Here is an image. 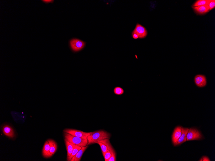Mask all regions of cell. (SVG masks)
Segmentation results:
<instances>
[{"label": "cell", "instance_id": "1", "mask_svg": "<svg viewBox=\"0 0 215 161\" xmlns=\"http://www.w3.org/2000/svg\"><path fill=\"white\" fill-rule=\"evenodd\" d=\"M111 136L110 133L103 130L91 132L88 137L87 145L97 143L99 141L105 139H110Z\"/></svg>", "mask_w": 215, "mask_h": 161}, {"label": "cell", "instance_id": "2", "mask_svg": "<svg viewBox=\"0 0 215 161\" xmlns=\"http://www.w3.org/2000/svg\"><path fill=\"white\" fill-rule=\"evenodd\" d=\"M64 135L65 139L68 140L69 142L77 146L81 147H85L88 145V139H84L80 137L73 136L65 132H64Z\"/></svg>", "mask_w": 215, "mask_h": 161}, {"label": "cell", "instance_id": "3", "mask_svg": "<svg viewBox=\"0 0 215 161\" xmlns=\"http://www.w3.org/2000/svg\"><path fill=\"white\" fill-rule=\"evenodd\" d=\"M70 47L73 52H76L83 49L85 45V43L79 39H74L70 41Z\"/></svg>", "mask_w": 215, "mask_h": 161}, {"label": "cell", "instance_id": "4", "mask_svg": "<svg viewBox=\"0 0 215 161\" xmlns=\"http://www.w3.org/2000/svg\"><path fill=\"white\" fill-rule=\"evenodd\" d=\"M202 138V135L197 129L193 128L189 129L186 137L187 141L198 140Z\"/></svg>", "mask_w": 215, "mask_h": 161}, {"label": "cell", "instance_id": "5", "mask_svg": "<svg viewBox=\"0 0 215 161\" xmlns=\"http://www.w3.org/2000/svg\"><path fill=\"white\" fill-rule=\"evenodd\" d=\"M64 132L73 136L80 137V138L84 139H88V136L91 134V132H84L75 129H65L64 130Z\"/></svg>", "mask_w": 215, "mask_h": 161}, {"label": "cell", "instance_id": "6", "mask_svg": "<svg viewBox=\"0 0 215 161\" xmlns=\"http://www.w3.org/2000/svg\"><path fill=\"white\" fill-rule=\"evenodd\" d=\"M97 143L100 146L101 151L103 157L108 151V150L112 145L109 139H106L101 140L98 142Z\"/></svg>", "mask_w": 215, "mask_h": 161}, {"label": "cell", "instance_id": "7", "mask_svg": "<svg viewBox=\"0 0 215 161\" xmlns=\"http://www.w3.org/2000/svg\"><path fill=\"white\" fill-rule=\"evenodd\" d=\"M195 84L199 87H205L207 84V80L206 77L202 75H198L195 76L194 79Z\"/></svg>", "mask_w": 215, "mask_h": 161}, {"label": "cell", "instance_id": "8", "mask_svg": "<svg viewBox=\"0 0 215 161\" xmlns=\"http://www.w3.org/2000/svg\"><path fill=\"white\" fill-rule=\"evenodd\" d=\"M134 31L138 34L140 38L145 37L147 35V32L146 29L139 24H136Z\"/></svg>", "mask_w": 215, "mask_h": 161}, {"label": "cell", "instance_id": "9", "mask_svg": "<svg viewBox=\"0 0 215 161\" xmlns=\"http://www.w3.org/2000/svg\"><path fill=\"white\" fill-rule=\"evenodd\" d=\"M181 127H176L172 136V141L175 146H177L178 140L182 135Z\"/></svg>", "mask_w": 215, "mask_h": 161}, {"label": "cell", "instance_id": "10", "mask_svg": "<svg viewBox=\"0 0 215 161\" xmlns=\"http://www.w3.org/2000/svg\"><path fill=\"white\" fill-rule=\"evenodd\" d=\"M2 131L6 136L11 138H13L15 137V133L13 129L10 126L6 125L2 128Z\"/></svg>", "mask_w": 215, "mask_h": 161}, {"label": "cell", "instance_id": "11", "mask_svg": "<svg viewBox=\"0 0 215 161\" xmlns=\"http://www.w3.org/2000/svg\"><path fill=\"white\" fill-rule=\"evenodd\" d=\"M189 129L188 128H184L182 127V135L178 140L177 145H181L186 142L187 133Z\"/></svg>", "mask_w": 215, "mask_h": 161}, {"label": "cell", "instance_id": "12", "mask_svg": "<svg viewBox=\"0 0 215 161\" xmlns=\"http://www.w3.org/2000/svg\"><path fill=\"white\" fill-rule=\"evenodd\" d=\"M42 155L44 157L49 158L53 155L51 154L50 151V145L48 141L45 142L42 150Z\"/></svg>", "mask_w": 215, "mask_h": 161}, {"label": "cell", "instance_id": "13", "mask_svg": "<svg viewBox=\"0 0 215 161\" xmlns=\"http://www.w3.org/2000/svg\"><path fill=\"white\" fill-rule=\"evenodd\" d=\"M88 147V145L85 147H81V148L78 152L77 154L73 157L71 161H80L84 153L87 150Z\"/></svg>", "mask_w": 215, "mask_h": 161}, {"label": "cell", "instance_id": "14", "mask_svg": "<svg viewBox=\"0 0 215 161\" xmlns=\"http://www.w3.org/2000/svg\"><path fill=\"white\" fill-rule=\"evenodd\" d=\"M193 8L197 13L200 14H205L209 11V7L208 5L193 7Z\"/></svg>", "mask_w": 215, "mask_h": 161}, {"label": "cell", "instance_id": "15", "mask_svg": "<svg viewBox=\"0 0 215 161\" xmlns=\"http://www.w3.org/2000/svg\"><path fill=\"white\" fill-rule=\"evenodd\" d=\"M50 145V151L52 155L54 154L57 151V144L55 141L53 140L49 139L48 140Z\"/></svg>", "mask_w": 215, "mask_h": 161}, {"label": "cell", "instance_id": "16", "mask_svg": "<svg viewBox=\"0 0 215 161\" xmlns=\"http://www.w3.org/2000/svg\"><path fill=\"white\" fill-rule=\"evenodd\" d=\"M65 146L66 150L67 151V157L71 155L73 150V148L75 147V145L72 143H70L68 140L65 139Z\"/></svg>", "mask_w": 215, "mask_h": 161}, {"label": "cell", "instance_id": "17", "mask_svg": "<svg viewBox=\"0 0 215 161\" xmlns=\"http://www.w3.org/2000/svg\"><path fill=\"white\" fill-rule=\"evenodd\" d=\"M115 152V150L111 145L109 148L108 151L104 156V158L105 161H109L110 159L111 156Z\"/></svg>", "mask_w": 215, "mask_h": 161}, {"label": "cell", "instance_id": "18", "mask_svg": "<svg viewBox=\"0 0 215 161\" xmlns=\"http://www.w3.org/2000/svg\"><path fill=\"white\" fill-rule=\"evenodd\" d=\"M81 148V147L78 146L76 145H75V147L73 148L71 155L69 157H68L67 159V161H71V160L73 157L77 154L78 152L79 151Z\"/></svg>", "mask_w": 215, "mask_h": 161}, {"label": "cell", "instance_id": "19", "mask_svg": "<svg viewBox=\"0 0 215 161\" xmlns=\"http://www.w3.org/2000/svg\"><path fill=\"white\" fill-rule=\"evenodd\" d=\"M209 0H199L195 2L193 5V7H196L208 5Z\"/></svg>", "mask_w": 215, "mask_h": 161}, {"label": "cell", "instance_id": "20", "mask_svg": "<svg viewBox=\"0 0 215 161\" xmlns=\"http://www.w3.org/2000/svg\"><path fill=\"white\" fill-rule=\"evenodd\" d=\"M114 92L116 95H122L124 92V89L122 88L117 87L114 88Z\"/></svg>", "mask_w": 215, "mask_h": 161}, {"label": "cell", "instance_id": "21", "mask_svg": "<svg viewBox=\"0 0 215 161\" xmlns=\"http://www.w3.org/2000/svg\"><path fill=\"white\" fill-rule=\"evenodd\" d=\"M208 5L209 7V10L214 9L215 7V1L214 0H209Z\"/></svg>", "mask_w": 215, "mask_h": 161}, {"label": "cell", "instance_id": "22", "mask_svg": "<svg viewBox=\"0 0 215 161\" xmlns=\"http://www.w3.org/2000/svg\"><path fill=\"white\" fill-rule=\"evenodd\" d=\"M116 152L113 154L109 159V161H116Z\"/></svg>", "mask_w": 215, "mask_h": 161}, {"label": "cell", "instance_id": "23", "mask_svg": "<svg viewBox=\"0 0 215 161\" xmlns=\"http://www.w3.org/2000/svg\"><path fill=\"white\" fill-rule=\"evenodd\" d=\"M199 161H210V160L208 157L203 156L202 158Z\"/></svg>", "mask_w": 215, "mask_h": 161}, {"label": "cell", "instance_id": "24", "mask_svg": "<svg viewBox=\"0 0 215 161\" xmlns=\"http://www.w3.org/2000/svg\"><path fill=\"white\" fill-rule=\"evenodd\" d=\"M132 37L135 39H137L139 38V37L138 34L134 32V31H133L132 33Z\"/></svg>", "mask_w": 215, "mask_h": 161}, {"label": "cell", "instance_id": "25", "mask_svg": "<svg viewBox=\"0 0 215 161\" xmlns=\"http://www.w3.org/2000/svg\"><path fill=\"white\" fill-rule=\"evenodd\" d=\"M42 1L46 3H51L53 2V1H51V0H44V1Z\"/></svg>", "mask_w": 215, "mask_h": 161}]
</instances>
